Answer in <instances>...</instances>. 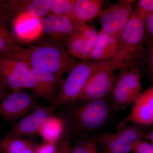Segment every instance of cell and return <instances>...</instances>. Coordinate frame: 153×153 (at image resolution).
<instances>
[{"label":"cell","instance_id":"cell-1","mask_svg":"<svg viewBox=\"0 0 153 153\" xmlns=\"http://www.w3.org/2000/svg\"><path fill=\"white\" fill-rule=\"evenodd\" d=\"M4 55L24 61L30 68L61 76L69 73L80 61L71 56L60 43L52 40L29 48L17 46Z\"/></svg>","mask_w":153,"mask_h":153},{"label":"cell","instance_id":"cell-2","mask_svg":"<svg viewBox=\"0 0 153 153\" xmlns=\"http://www.w3.org/2000/svg\"><path fill=\"white\" fill-rule=\"evenodd\" d=\"M108 68L115 71L120 70L119 66L114 58L103 61L80 60L62 82L52 105L57 108L77 101L90 77L98 71Z\"/></svg>","mask_w":153,"mask_h":153},{"label":"cell","instance_id":"cell-3","mask_svg":"<svg viewBox=\"0 0 153 153\" xmlns=\"http://www.w3.org/2000/svg\"><path fill=\"white\" fill-rule=\"evenodd\" d=\"M111 108L107 98L82 102L70 114L67 121L63 120L70 137L84 139L90 133L101 128L108 119Z\"/></svg>","mask_w":153,"mask_h":153},{"label":"cell","instance_id":"cell-4","mask_svg":"<svg viewBox=\"0 0 153 153\" xmlns=\"http://www.w3.org/2000/svg\"><path fill=\"white\" fill-rule=\"evenodd\" d=\"M119 40V52L114 59L120 70L139 65L146 55V36L143 16L136 9Z\"/></svg>","mask_w":153,"mask_h":153},{"label":"cell","instance_id":"cell-5","mask_svg":"<svg viewBox=\"0 0 153 153\" xmlns=\"http://www.w3.org/2000/svg\"><path fill=\"white\" fill-rule=\"evenodd\" d=\"M139 65L121 69L110 95L111 104L116 110L133 105L142 91Z\"/></svg>","mask_w":153,"mask_h":153},{"label":"cell","instance_id":"cell-6","mask_svg":"<svg viewBox=\"0 0 153 153\" xmlns=\"http://www.w3.org/2000/svg\"><path fill=\"white\" fill-rule=\"evenodd\" d=\"M146 136V131L140 125L131 123L114 133L100 135L97 140L103 153H129L134 143Z\"/></svg>","mask_w":153,"mask_h":153},{"label":"cell","instance_id":"cell-7","mask_svg":"<svg viewBox=\"0 0 153 153\" xmlns=\"http://www.w3.org/2000/svg\"><path fill=\"white\" fill-rule=\"evenodd\" d=\"M133 1H122L101 10L99 14L100 32L118 38L133 13Z\"/></svg>","mask_w":153,"mask_h":153},{"label":"cell","instance_id":"cell-8","mask_svg":"<svg viewBox=\"0 0 153 153\" xmlns=\"http://www.w3.org/2000/svg\"><path fill=\"white\" fill-rule=\"evenodd\" d=\"M62 76L35 68H30L23 88L30 89L34 96L53 103L57 87L62 83Z\"/></svg>","mask_w":153,"mask_h":153},{"label":"cell","instance_id":"cell-9","mask_svg":"<svg viewBox=\"0 0 153 153\" xmlns=\"http://www.w3.org/2000/svg\"><path fill=\"white\" fill-rule=\"evenodd\" d=\"M37 106L35 97L29 92H11L0 102V117L15 124Z\"/></svg>","mask_w":153,"mask_h":153},{"label":"cell","instance_id":"cell-10","mask_svg":"<svg viewBox=\"0 0 153 153\" xmlns=\"http://www.w3.org/2000/svg\"><path fill=\"white\" fill-rule=\"evenodd\" d=\"M111 68L99 71L86 83L78 100L82 102L107 98L112 92L120 74Z\"/></svg>","mask_w":153,"mask_h":153},{"label":"cell","instance_id":"cell-11","mask_svg":"<svg viewBox=\"0 0 153 153\" xmlns=\"http://www.w3.org/2000/svg\"><path fill=\"white\" fill-rule=\"evenodd\" d=\"M30 68L24 61L2 55L0 57V83L11 92L24 90V81Z\"/></svg>","mask_w":153,"mask_h":153},{"label":"cell","instance_id":"cell-12","mask_svg":"<svg viewBox=\"0 0 153 153\" xmlns=\"http://www.w3.org/2000/svg\"><path fill=\"white\" fill-rule=\"evenodd\" d=\"M98 33L95 28L86 23H79L66 40L68 53L76 59L88 60Z\"/></svg>","mask_w":153,"mask_h":153},{"label":"cell","instance_id":"cell-13","mask_svg":"<svg viewBox=\"0 0 153 153\" xmlns=\"http://www.w3.org/2000/svg\"><path fill=\"white\" fill-rule=\"evenodd\" d=\"M56 109L53 105L48 107L36 106L14 124L13 128L6 136L24 137L38 133L41 126L48 118L54 115Z\"/></svg>","mask_w":153,"mask_h":153},{"label":"cell","instance_id":"cell-14","mask_svg":"<svg viewBox=\"0 0 153 153\" xmlns=\"http://www.w3.org/2000/svg\"><path fill=\"white\" fill-rule=\"evenodd\" d=\"M133 123L139 125L153 124V87L143 91L136 100L130 112L118 124L117 130Z\"/></svg>","mask_w":153,"mask_h":153},{"label":"cell","instance_id":"cell-15","mask_svg":"<svg viewBox=\"0 0 153 153\" xmlns=\"http://www.w3.org/2000/svg\"><path fill=\"white\" fill-rule=\"evenodd\" d=\"M79 22L76 19L60 15L51 14L42 19L43 33L49 35L52 41L66 42L68 36L74 32Z\"/></svg>","mask_w":153,"mask_h":153},{"label":"cell","instance_id":"cell-16","mask_svg":"<svg viewBox=\"0 0 153 153\" xmlns=\"http://www.w3.org/2000/svg\"><path fill=\"white\" fill-rule=\"evenodd\" d=\"M50 9L51 0H10L7 2L4 13L10 19L23 13L43 19Z\"/></svg>","mask_w":153,"mask_h":153},{"label":"cell","instance_id":"cell-17","mask_svg":"<svg viewBox=\"0 0 153 153\" xmlns=\"http://www.w3.org/2000/svg\"><path fill=\"white\" fill-rule=\"evenodd\" d=\"M42 19L23 13L13 20L14 34L17 39L24 41L37 40L42 35Z\"/></svg>","mask_w":153,"mask_h":153},{"label":"cell","instance_id":"cell-18","mask_svg":"<svg viewBox=\"0 0 153 153\" xmlns=\"http://www.w3.org/2000/svg\"><path fill=\"white\" fill-rule=\"evenodd\" d=\"M118 38L99 32L88 60L103 61L114 59L119 52Z\"/></svg>","mask_w":153,"mask_h":153},{"label":"cell","instance_id":"cell-19","mask_svg":"<svg viewBox=\"0 0 153 153\" xmlns=\"http://www.w3.org/2000/svg\"><path fill=\"white\" fill-rule=\"evenodd\" d=\"M104 3L103 0H74V16L82 23L92 21L101 12Z\"/></svg>","mask_w":153,"mask_h":153},{"label":"cell","instance_id":"cell-20","mask_svg":"<svg viewBox=\"0 0 153 153\" xmlns=\"http://www.w3.org/2000/svg\"><path fill=\"white\" fill-rule=\"evenodd\" d=\"M64 128L65 124L63 120L53 115L45 121L38 133L45 142L57 144Z\"/></svg>","mask_w":153,"mask_h":153},{"label":"cell","instance_id":"cell-21","mask_svg":"<svg viewBox=\"0 0 153 153\" xmlns=\"http://www.w3.org/2000/svg\"><path fill=\"white\" fill-rule=\"evenodd\" d=\"M0 142L3 153H36L38 147L35 143L24 137L6 136Z\"/></svg>","mask_w":153,"mask_h":153},{"label":"cell","instance_id":"cell-22","mask_svg":"<svg viewBox=\"0 0 153 153\" xmlns=\"http://www.w3.org/2000/svg\"><path fill=\"white\" fill-rule=\"evenodd\" d=\"M9 20L7 15L5 13L0 16V56L17 46L16 36L6 27V23Z\"/></svg>","mask_w":153,"mask_h":153},{"label":"cell","instance_id":"cell-23","mask_svg":"<svg viewBox=\"0 0 153 153\" xmlns=\"http://www.w3.org/2000/svg\"><path fill=\"white\" fill-rule=\"evenodd\" d=\"M73 4L74 0H51L50 12L52 14L76 19L73 13Z\"/></svg>","mask_w":153,"mask_h":153},{"label":"cell","instance_id":"cell-24","mask_svg":"<svg viewBox=\"0 0 153 153\" xmlns=\"http://www.w3.org/2000/svg\"><path fill=\"white\" fill-rule=\"evenodd\" d=\"M146 62L148 74L153 82V41L147 39L146 41Z\"/></svg>","mask_w":153,"mask_h":153},{"label":"cell","instance_id":"cell-25","mask_svg":"<svg viewBox=\"0 0 153 153\" xmlns=\"http://www.w3.org/2000/svg\"><path fill=\"white\" fill-rule=\"evenodd\" d=\"M68 132L64 130L57 144V153H71L72 149Z\"/></svg>","mask_w":153,"mask_h":153},{"label":"cell","instance_id":"cell-26","mask_svg":"<svg viewBox=\"0 0 153 153\" xmlns=\"http://www.w3.org/2000/svg\"><path fill=\"white\" fill-rule=\"evenodd\" d=\"M133 153H153V146L143 140L135 142L131 147Z\"/></svg>","mask_w":153,"mask_h":153},{"label":"cell","instance_id":"cell-27","mask_svg":"<svg viewBox=\"0 0 153 153\" xmlns=\"http://www.w3.org/2000/svg\"><path fill=\"white\" fill-rule=\"evenodd\" d=\"M96 149L94 142L92 140L89 139L72 149L71 153H93Z\"/></svg>","mask_w":153,"mask_h":153},{"label":"cell","instance_id":"cell-28","mask_svg":"<svg viewBox=\"0 0 153 153\" xmlns=\"http://www.w3.org/2000/svg\"><path fill=\"white\" fill-rule=\"evenodd\" d=\"M135 8L143 15L153 13V0H140Z\"/></svg>","mask_w":153,"mask_h":153},{"label":"cell","instance_id":"cell-29","mask_svg":"<svg viewBox=\"0 0 153 153\" xmlns=\"http://www.w3.org/2000/svg\"><path fill=\"white\" fill-rule=\"evenodd\" d=\"M142 15L143 19L146 33H147L149 36L153 40V13Z\"/></svg>","mask_w":153,"mask_h":153},{"label":"cell","instance_id":"cell-30","mask_svg":"<svg viewBox=\"0 0 153 153\" xmlns=\"http://www.w3.org/2000/svg\"><path fill=\"white\" fill-rule=\"evenodd\" d=\"M36 153H57V144L45 142L38 146Z\"/></svg>","mask_w":153,"mask_h":153},{"label":"cell","instance_id":"cell-31","mask_svg":"<svg viewBox=\"0 0 153 153\" xmlns=\"http://www.w3.org/2000/svg\"><path fill=\"white\" fill-rule=\"evenodd\" d=\"M10 93V90L0 83V101Z\"/></svg>","mask_w":153,"mask_h":153},{"label":"cell","instance_id":"cell-32","mask_svg":"<svg viewBox=\"0 0 153 153\" xmlns=\"http://www.w3.org/2000/svg\"><path fill=\"white\" fill-rule=\"evenodd\" d=\"M7 2L8 1L6 0H0V16L4 13Z\"/></svg>","mask_w":153,"mask_h":153},{"label":"cell","instance_id":"cell-33","mask_svg":"<svg viewBox=\"0 0 153 153\" xmlns=\"http://www.w3.org/2000/svg\"><path fill=\"white\" fill-rule=\"evenodd\" d=\"M149 137V138L150 139L151 141L152 142V145L153 146V131L151 133Z\"/></svg>","mask_w":153,"mask_h":153},{"label":"cell","instance_id":"cell-34","mask_svg":"<svg viewBox=\"0 0 153 153\" xmlns=\"http://www.w3.org/2000/svg\"><path fill=\"white\" fill-rule=\"evenodd\" d=\"M2 153V149H1V143L0 142V153Z\"/></svg>","mask_w":153,"mask_h":153},{"label":"cell","instance_id":"cell-35","mask_svg":"<svg viewBox=\"0 0 153 153\" xmlns=\"http://www.w3.org/2000/svg\"><path fill=\"white\" fill-rule=\"evenodd\" d=\"M93 153H97V149H96L95 150V151H94V152Z\"/></svg>","mask_w":153,"mask_h":153},{"label":"cell","instance_id":"cell-36","mask_svg":"<svg viewBox=\"0 0 153 153\" xmlns=\"http://www.w3.org/2000/svg\"><path fill=\"white\" fill-rule=\"evenodd\" d=\"M0 57H1V56H0Z\"/></svg>","mask_w":153,"mask_h":153}]
</instances>
